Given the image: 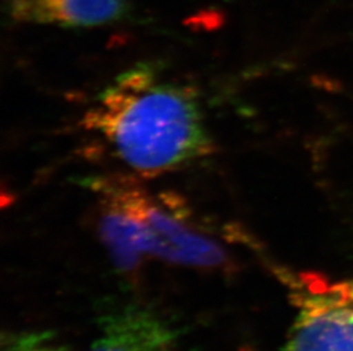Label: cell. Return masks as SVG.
<instances>
[{
	"label": "cell",
	"instance_id": "1",
	"mask_svg": "<svg viewBox=\"0 0 353 351\" xmlns=\"http://www.w3.org/2000/svg\"><path fill=\"white\" fill-rule=\"evenodd\" d=\"M83 123L141 175L172 171L213 152L196 90L163 79L154 64H139L118 76Z\"/></svg>",
	"mask_w": 353,
	"mask_h": 351
},
{
	"label": "cell",
	"instance_id": "2",
	"mask_svg": "<svg viewBox=\"0 0 353 351\" xmlns=\"http://www.w3.org/2000/svg\"><path fill=\"white\" fill-rule=\"evenodd\" d=\"M92 184L117 198L137 219L147 258L207 272L231 268L225 248L191 222L175 196L154 198L125 179H97Z\"/></svg>",
	"mask_w": 353,
	"mask_h": 351
},
{
	"label": "cell",
	"instance_id": "3",
	"mask_svg": "<svg viewBox=\"0 0 353 351\" xmlns=\"http://www.w3.org/2000/svg\"><path fill=\"white\" fill-rule=\"evenodd\" d=\"M290 288L296 314L285 351H353V277L276 272Z\"/></svg>",
	"mask_w": 353,
	"mask_h": 351
},
{
	"label": "cell",
	"instance_id": "4",
	"mask_svg": "<svg viewBox=\"0 0 353 351\" xmlns=\"http://www.w3.org/2000/svg\"><path fill=\"white\" fill-rule=\"evenodd\" d=\"M88 351H179V333L147 307L123 306L101 316Z\"/></svg>",
	"mask_w": 353,
	"mask_h": 351
},
{
	"label": "cell",
	"instance_id": "5",
	"mask_svg": "<svg viewBox=\"0 0 353 351\" xmlns=\"http://www.w3.org/2000/svg\"><path fill=\"white\" fill-rule=\"evenodd\" d=\"M123 0H10V15L17 22L60 27H95L126 14Z\"/></svg>",
	"mask_w": 353,
	"mask_h": 351
},
{
	"label": "cell",
	"instance_id": "6",
	"mask_svg": "<svg viewBox=\"0 0 353 351\" xmlns=\"http://www.w3.org/2000/svg\"><path fill=\"white\" fill-rule=\"evenodd\" d=\"M101 194V210L97 232L114 268L121 274L132 275L140 268L147 255L137 219L119 200L103 189H94Z\"/></svg>",
	"mask_w": 353,
	"mask_h": 351
},
{
	"label": "cell",
	"instance_id": "7",
	"mask_svg": "<svg viewBox=\"0 0 353 351\" xmlns=\"http://www.w3.org/2000/svg\"><path fill=\"white\" fill-rule=\"evenodd\" d=\"M3 351H72L57 343L46 333H22L10 335Z\"/></svg>",
	"mask_w": 353,
	"mask_h": 351
},
{
	"label": "cell",
	"instance_id": "8",
	"mask_svg": "<svg viewBox=\"0 0 353 351\" xmlns=\"http://www.w3.org/2000/svg\"><path fill=\"white\" fill-rule=\"evenodd\" d=\"M243 351H254V350H252V349H245V350Z\"/></svg>",
	"mask_w": 353,
	"mask_h": 351
}]
</instances>
